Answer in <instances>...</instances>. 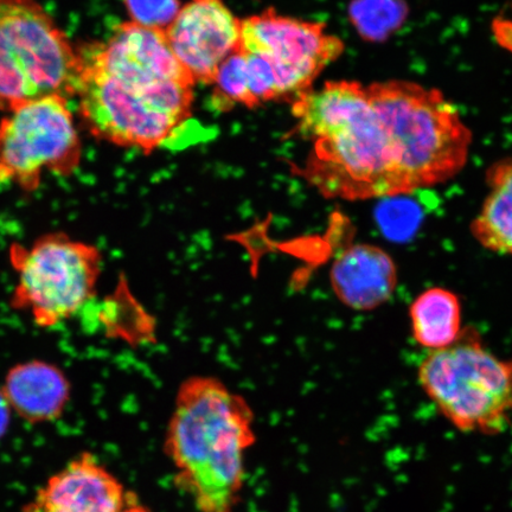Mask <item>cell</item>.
Listing matches in <instances>:
<instances>
[{
  "mask_svg": "<svg viewBox=\"0 0 512 512\" xmlns=\"http://www.w3.org/2000/svg\"><path fill=\"white\" fill-rule=\"evenodd\" d=\"M255 415L242 395L213 376L178 388L164 439L174 482L198 512H236L246 483V456L256 443Z\"/></svg>",
  "mask_w": 512,
  "mask_h": 512,
  "instance_id": "3957f363",
  "label": "cell"
},
{
  "mask_svg": "<svg viewBox=\"0 0 512 512\" xmlns=\"http://www.w3.org/2000/svg\"><path fill=\"white\" fill-rule=\"evenodd\" d=\"M488 194L470 230L486 251L512 256V156L492 164L485 175Z\"/></svg>",
  "mask_w": 512,
  "mask_h": 512,
  "instance_id": "5bb4252c",
  "label": "cell"
},
{
  "mask_svg": "<svg viewBox=\"0 0 512 512\" xmlns=\"http://www.w3.org/2000/svg\"><path fill=\"white\" fill-rule=\"evenodd\" d=\"M16 285L12 310L28 313L38 328L66 322L94 298L104 265L98 246L63 232L40 236L30 246L9 248Z\"/></svg>",
  "mask_w": 512,
  "mask_h": 512,
  "instance_id": "52a82bcc",
  "label": "cell"
},
{
  "mask_svg": "<svg viewBox=\"0 0 512 512\" xmlns=\"http://www.w3.org/2000/svg\"><path fill=\"white\" fill-rule=\"evenodd\" d=\"M0 390L12 413L36 425L61 418L72 395V384L56 364L31 360L9 369Z\"/></svg>",
  "mask_w": 512,
  "mask_h": 512,
  "instance_id": "4fadbf2b",
  "label": "cell"
},
{
  "mask_svg": "<svg viewBox=\"0 0 512 512\" xmlns=\"http://www.w3.org/2000/svg\"><path fill=\"white\" fill-rule=\"evenodd\" d=\"M132 22L166 31L181 11L179 0H124Z\"/></svg>",
  "mask_w": 512,
  "mask_h": 512,
  "instance_id": "ac0fdd59",
  "label": "cell"
},
{
  "mask_svg": "<svg viewBox=\"0 0 512 512\" xmlns=\"http://www.w3.org/2000/svg\"><path fill=\"white\" fill-rule=\"evenodd\" d=\"M491 30L498 46L512 54V15L496 17Z\"/></svg>",
  "mask_w": 512,
  "mask_h": 512,
  "instance_id": "d6986e66",
  "label": "cell"
},
{
  "mask_svg": "<svg viewBox=\"0 0 512 512\" xmlns=\"http://www.w3.org/2000/svg\"><path fill=\"white\" fill-rule=\"evenodd\" d=\"M332 291L355 311H373L387 304L399 285L392 255L371 243H352L336 256L330 271Z\"/></svg>",
  "mask_w": 512,
  "mask_h": 512,
  "instance_id": "7c38bea8",
  "label": "cell"
},
{
  "mask_svg": "<svg viewBox=\"0 0 512 512\" xmlns=\"http://www.w3.org/2000/svg\"><path fill=\"white\" fill-rule=\"evenodd\" d=\"M418 381L459 432L495 437L512 424V357L491 352L473 328H464L450 347L428 352Z\"/></svg>",
  "mask_w": 512,
  "mask_h": 512,
  "instance_id": "5b68a950",
  "label": "cell"
},
{
  "mask_svg": "<svg viewBox=\"0 0 512 512\" xmlns=\"http://www.w3.org/2000/svg\"><path fill=\"white\" fill-rule=\"evenodd\" d=\"M80 54L37 0H0V110L75 94Z\"/></svg>",
  "mask_w": 512,
  "mask_h": 512,
  "instance_id": "8992f818",
  "label": "cell"
},
{
  "mask_svg": "<svg viewBox=\"0 0 512 512\" xmlns=\"http://www.w3.org/2000/svg\"><path fill=\"white\" fill-rule=\"evenodd\" d=\"M213 86H215L213 101L219 110L228 111L234 105L252 108L247 86L245 59L239 49H236L221 64Z\"/></svg>",
  "mask_w": 512,
  "mask_h": 512,
  "instance_id": "e0dca14e",
  "label": "cell"
},
{
  "mask_svg": "<svg viewBox=\"0 0 512 512\" xmlns=\"http://www.w3.org/2000/svg\"><path fill=\"white\" fill-rule=\"evenodd\" d=\"M366 87L392 138L408 195L451 181L463 171L473 134L440 89L407 80Z\"/></svg>",
  "mask_w": 512,
  "mask_h": 512,
  "instance_id": "277c9868",
  "label": "cell"
},
{
  "mask_svg": "<svg viewBox=\"0 0 512 512\" xmlns=\"http://www.w3.org/2000/svg\"><path fill=\"white\" fill-rule=\"evenodd\" d=\"M120 512H152L149 508L145 507L142 503L138 501L136 495L132 494L130 499H128L125 508Z\"/></svg>",
  "mask_w": 512,
  "mask_h": 512,
  "instance_id": "44dd1931",
  "label": "cell"
},
{
  "mask_svg": "<svg viewBox=\"0 0 512 512\" xmlns=\"http://www.w3.org/2000/svg\"><path fill=\"white\" fill-rule=\"evenodd\" d=\"M165 34L196 83L211 86L221 64L239 48L241 21L223 0H190Z\"/></svg>",
  "mask_w": 512,
  "mask_h": 512,
  "instance_id": "30bf717a",
  "label": "cell"
},
{
  "mask_svg": "<svg viewBox=\"0 0 512 512\" xmlns=\"http://www.w3.org/2000/svg\"><path fill=\"white\" fill-rule=\"evenodd\" d=\"M11 413L12 411L8 405V402H6L2 394V390H0V434H3L5 431Z\"/></svg>",
  "mask_w": 512,
  "mask_h": 512,
  "instance_id": "ffe728a7",
  "label": "cell"
},
{
  "mask_svg": "<svg viewBox=\"0 0 512 512\" xmlns=\"http://www.w3.org/2000/svg\"><path fill=\"white\" fill-rule=\"evenodd\" d=\"M132 492L91 453L70 460L22 512H120Z\"/></svg>",
  "mask_w": 512,
  "mask_h": 512,
  "instance_id": "8fae6325",
  "label": "cell"
},
{
  "mask_svg": "<svg viewBox=\"0 0 512 512\" xmlns=\"http://www.w3.org/2000/svg\"><path fill=\"white\" fill-rule=\"evenodd\" d=\"M80 54L75 94L96 138L150 153L191 117L196 81L177 60L165 31L119 25Z\"/></svg>",
  "mask_w": 512,
  "mask_h": 512,
  "instance_id": "6da1fadb",
  "label": "cell"
},
{
  "mask_svg": "<svg viewBox=\"0 0 512 512\" xmlns=\"http://www.w3.org/2000/svg\"><path fill=\"white\" fill-rule=\"evenodd\" d=\"M462 302L448 288L431 287L409 306L412 336L420 347L439 350L450 347L462 335Z\"/></svg>",
  "mask_w": 512,
  "mask_h": 512,
  "instance_id": "9a60e30c",
  "label": "cell"
},
{
  "mask_svg": "<svg viewBox=\"0 0 512 512\" xmlns=\"http://www.w3.org/2000/svg\"><path fill=\"white\" fill-rule=\"evenodd\" d=\"M81 160V140L67 98L28 102L0 121V185L32 192L44 172L68 176Z\"/></svg>",
  "mask_w": 512,
  "mask_h": 512,
  "instance_id": "ba28073f",
  "label": "cell"
},
{
  "mask_svg": "<svg viewBox=\"0 0 512 512\" xmlns=\"http://www.w3.org/2000/svg\"><path fill=\"white\" fill-rule=\"evenodd\" d=\"M406 0H352L350 21L358 34L370 42H382L407 21Z\"/></svg>",
  "mask_w": 512,
  "mask_h": 512,
  "instance_id": "2e32d148",
  "label": "cell"
},
{
  "mask_svg": "<svg viewBox=\"0 0 512 512\" xmlns=\"http://www.w3.org/2000/svg\"><path fill=\"white\" fill-rule=\"evenodd\" d=\"M296 133L313 146L296 172L325 198L345 201L407 196L386 126L356 81H330L294 101Z\"/></svg>",
  "mask_w": 512,
  "mask_h": 512,
  "instance_id": "7a4b0ae2",
  "label": "cell"
},
{
  "mask_svg": "<svg viewBox=\"0 0 512 512\" xmlns=\"http://www.w3.org/2000/svg\"><path fill=\"white\" fill-rule=\"evenodd\" d=\"M239 49L270 67L279 100L293 104L312 91L320 73L343 54L344 43L328 34L324 23L299 21L268 9L241 21Z\"/></svg>",
  "mask_w": 512,
  "mask_h": 512,
  "instance_id": "9c48e42d",
  "label": "cell"
}]
</instances>
